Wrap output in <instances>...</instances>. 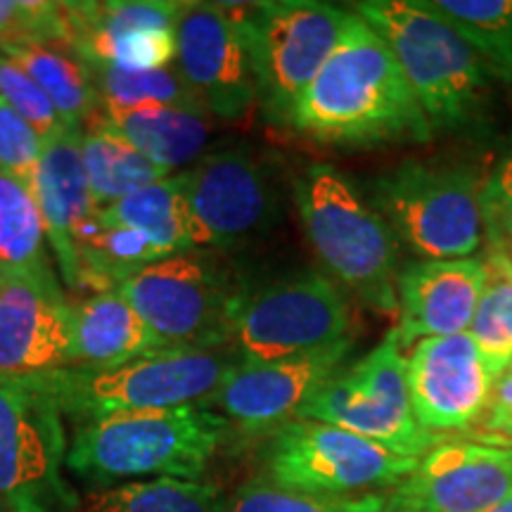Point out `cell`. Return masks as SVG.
Here are the masks:
<instances>
[{
    "label": "cell",
    "mask_w": 512,
    "mask_h": 512,
    "mask_svg": "<svg viewBox=\"0 0 512 512\" xmlns=\"http://www.w3.org/2000/svg\"><path fill=\"white\" fill-rule=\"evenodd\" d=\"M290 128L318 145L354 150L427 143L434 136L394 53L356 12L294 105Z\"/></svg>",
    "instance_id": "obj_1"
},
{
    "label": "cell",
    "mask_w": 512,
    "mask_h": 512,
    "mask_svg": "<svg viewBox=\"0 0 512 512\" xmlns=\"http://www.w3.org/2000/svg\"><path fill=\"white\" fill-rule=\"evenodd\" d=\"M351 10L394 53L432 133L472 131L482 124L494 76L451 24L422 0H363Z\"/></svg>",
    "instance_id": "obj_2"
},
{
    "label": "cell",
    "mask_w": 512,
    "mask_h": 512,
    "mask_svg": "<svg viewBox=\"0 0 512 512\" xmlns=\"http://www.w3.org/2000/svg\"><path fill=\"white\" fill-rule=\"evenodd\" d=\"M228 430L223 415L202 406L110 415L79 425L67 448V470L98 486L143 477L200 482Z\"/></svg>",
    "instance_id": "obj_3"
},
{
    "label": "cell",
    "mask_w": 512,
    "mask_h": 512,
    "mask_svg": "<svg viewBox=\"0 0 512 512\" xmlns=\"http://www.w3.org/2000/svg\"><path fill=\"white\" fill-rule=\"evenodd\" d=\"M292 197L330 278L373 311L399 313L396 240L354 181L330 164H311L294 178Z\"/></svg>",
    "instance_id": "obj_4"
},
{
    "label": "cell",
    "mask_w": 512,
    "mask_h": 512,
    "mask_svg": "<svg viewBox=\"0 0 512 512\" xmlns=\"http://www.w3.org/2000/svg\"><path fill=\"white\" fill-rule=\"evenodd\" d=\"M240 363L230 344L162 349L112 370L62 368L29 380L55 401L62 418L86 425L121 413L202 406Z\"/></svg>",
    "instance_id": "obj_5"
},
{
    "label": "cell",
    "mask_w": 512,
    "mask_h": 512,
    "mask_svg": "<svg viewBox=\"0 0 512 512\" xmlns=\"http://www.w3.org/2000/svg\"><path fill=\"white\" fill-rule=\"evenodd\" d=\"M477 169L439 159H406L373 183V204L396 245L425 261L470 259L482 247Z\"/></svg>",
    "instance_id": "obj_6"
},
{
    "label": "cell",
    "mask_w": 512,
    "mask_h": 512,
    "mask_svg": "<svg viewBox=\"0 0 512 512\" xmlns=\"http://www.w3.org/2000/svg\"><path fill=\"white\" fill-rule=\"evenodd\" d=\"M226 8L245 36L261 110L273 124L290 126L294 105L335 50L351 10L320 0Z\"/></svg>",
    "instance_id": "obj_7"
},
{
    "label": "cell",
    "mask_w": 512,
    "mask_h": 512,
    "mask_svg": "<svg viewBox=\"0 0 512 512\" xmlns=\"http://www.w3.org/2000/svg\"><path fill=\"white\" fill-rule=\"evenodd\" d=\"M354 339L347 294L328 273L299 271L245 287L235 299L230 344L242 361L306 356Z\"/></svg>",
    "instance_id": "obj_8"
},
{
    "label": "cell",
    "mask_w": 512,
    "mask_h": 512,
    "mask_svg": "<svg viewBox=\"0 0 512 512\" xmlns=\"http://www.w3.org/2000/svg\"><path fill=\"white\" fill-rule=\"evenodd\" d=\"M297 420L325 422L406 458H422L441 441L413 418L396 328L361 361L330 377L304 403Z\"/></svg>",
    "instance_id": "obj_9"
},
{
    "label": "cell",
    "mask_w": 512,
    "mask_h": 512,
    "mask_svg": "<svg viewBox=\"0 0 512 512\" xmlns=\"http://www.w3.org/2000/svg\"><path fill=\"white\" fill-rule=\"evenodd\" d=\"M117 292L138 311L166 349L230 344L240 285L211 254L195 249L169 256L131 275Z\"/></svg>",
    "instance_id": "obj_10"
},
{
    "label": "cell",
    "mask_w": 512,
    "mask_h": 512,
    "mask_svg": "<svg viewBox=\"0 0 512 512\" xmlns=\"http://www.w3.org/2000/svg\"><path fill=\"white\" fill-rule=\"evenodd\" d=\"M418 460L325 422L290 420L268 434L261 477L302 494L363 496L392 489Z\"/></svg>",
    "instance_id": "obj_11"
},
{
    "label": "cell",
    "mask_w": 512,
    "mask_h": 512,
    "mask_svg": "<svg viewBox=\"0 0 512 512\" xmlns=\"http://www.w3.org/2000/svg\"><path fill=\"white\" fill-rule=\"evenodd\" d=\"M67 437L62 413L34 380L0 377V503L8 512H74L64 482Z\"/></svg>",
    "instance_id": "obj_12"
},
{
    "label": "cell",
    "mask_w": 512,
    "mask_h": 512,
    "mask_svg": "<svg viewBox=\"0 0 512 512\" xmlns=\"http://www.w3.org/2000/svg\"><path fill=\"white\" fill-rule=\"evenodd\" d=\"M195 249L228 252L266 233L278 219V190L268 166L245 147L207 152L183 171Z\"/></svg>",
    "instance_id": "obj_13"
},
{
    "label": "cell",
    "mask_w": 512,
    "mask_h": 512,
    "mask_svg": "<svg viewBox=\"0 0 512 512\" xmlns=\"http://www.w3.org/2000/svg\"><path fill=\"white\" fill-rule=\"evenodd\" d=\"M512 498V446L451 441L432 448L392 489L382 512H484Z\"/></svg>",
    "instance_id": "obj_14"
},
{
    "label": "cell",
    "mask_w": 512,
    "mask_h": 512,
    "mask_svg": "<svg viewBox=\"0 0 512 512\" xmlns=\"http://www.w3.org/2000/svg\"><path fill=\"white\" fill-rule=\"evenodd\" d=\"M174 67L214 117L240 121L259 105L245 36L226 3H183Z\"/></svg>",
    "instance_id": "obj_15"
},
{
    "label": "cell",
    "mask_w": 512,
    "mask_h": 512,
    "mask_svg": "<svg viewBox=\"0 0 512 512\" xmlns=\"http://www.w3.org/2000/svg\"><path fill=\"white\" fill-rule=\"evenodd\" d=\"M351 347L354 339L306 356L242 361L202 408L219 411L245 434H273L285 422L297 420L304 403L339 373Z\"/></svg>",
    "instance_id": "obj_16"
},
{
    "label": "cell",
    "mask_w": 512,
    "mask_h": 512,
    "mask_svg": "<svg viewBox=\"0 0 512 512\" xmlns=\"http://www.w3.org/2000/svg\"><path fill=\"white\" fill-rule=\"evenodd\" d=\"M72 304L57 275L0 273V377L29 380L69 368Z\"/></svg>",
    "instance_id": "obj_17"
},
{
    "label": "cell",
    "mask_w": 512,
    "mask_h": 512,
    "mask_svg": "<svg viewBox=\"0 0 512 512\" xmlns=\"http://www.w3.org/2000/svg\"><path fill=\"white\" fill-rule=\"evenodd\" d=\"M413 418L425 432H460L482 418L494 377L486 373L472 337L422 339L406 358Z\"/></svg>",
    "instance_id": "obj_18"
},
{
    "label": "cell",
    "mask_w": 512,
    "mask_h": 512,
    "mask_svg": "<svg viewBox=\"0 0 512 512\" xmlns=\"http://www.w3.org/2000/svg\"><path fill=\"white\" fill-rule=\"evenodd\" d=\"M484 287L482 259L413 261L399 268V344L415 347L422 339L453 337L470 330Z\"/></svg>",
    "instance_id": "obj_19"
},
{
    "label": "cell",
    "mask_w": 512,
    "mask_h": 512,
    "mask_svg": "<svg viewBox=\"0 0 512 512\" xmlns=\"http://www.w3.org/2000/svg\"><path fill=\"white\" fill-rule=\"evenodd\" d=\"M81 138L83 131H64L62 136L48 140L34 181L46 238L55 254L60 278L69 290H81L76 235L98 214L83 169Z\"/></svg>",
    "instance_id": "obj_20"
},
{
    "label": "cell",
    "mask_w": 512,
    "mask_h": 512,
    "mask_svg": "<svg viewBox=\"0 0 512 512\" xmlns=\"http://www.w3.org/2000/svg\"><path fill=\"white\" fill-rule=\"evenodd\" d=\"M166 349L117 290L72 304L69 368L112 370Z\"/></svg>",
    "instance_id": "obj_21"
},
{
    "label": "cell",
    "mask_w": 512,
    "mask_h": 512,
    "mask_svg": "<svg viewBox=\"0 0 512 512\" xmlns=\"http://www.w3.org/2000/svg\"><path fill=\"white\" fill-rule=\"evenodd\" d=\"M88 131L124 140L152 164L174 174L181 166L197 162L209 145V117L174 107H143V110L98 112Z\"/></svg>",
    "instance_id": "obj_22"
},
{
    "label": "cell",
    "mask_w": 512,
    "mask_h": 512,
    "mask_svg": "<svg viewBox=\"0 0 512 512\" xmlns=\"http://www.w3.org/2000/svg\"><path fill=\"white\" fill-rule=\"evenodd\" d=\"M0 55L48 95L69 131H83L100 112L91 67L67 43H0Z\"/></svg>",
    "instance_id": "obj_23"
},
{
    "label": "cell",
    "mask_w": 512,
    "mask_h": 512,
    "mask_svg": "<svg viewBox=\"0 0 512 512\" xmlns=\"http://www.w3.org/2000/svg\"><path fill=\"white\" fill-rule=\"evenodd\" d=\"M102 226L133 228L159 249L164 259L195 252L190 240V207L183 174H171L133 192L112 207L98 209Z\"/></svg>",
    "instance_id": "obj_24"
},
{
    "label": "cell",
    "mask_w": 512,
    "mask_h": 512,
    "mask_svg": "<svg viewBox=\"0 0 512 512\" xmlns=\"http://www.w3.org/2000/svg\"><path fill=\"white\" fill-rule=\"evenodd\" d=\"M484 287L467 335L477 344L486 373L494 382L512 366V254L489 240L484 254Z\"/></svg>",
    "instance_id": "obj_25"
},
{
    "label": "cell",
    "mask_w": 512,
    "mask_h": 512,
    "mask_svg": "<svg viewBox=\"0 0 512 512\" xmlns=\"http://www.w3.org/2000/svg\"><path fill=\"white\" fill-rule=\"evenodd\" d=\"M74 512H226V501L211 484L157 477L88 491Z\"/></svg>",
    "instance_id": "obj_26"
},
{
    "label": "cell",
    "mask_w": 512,
    "mask_h": 512,
    "mask_svg": "<svg viewBox=\"0 0 512 512\" xmlns=\"http://www.w3.org/2000/svg\"><path fill=\"white\" fill-rule=\"evenodd\" d=\"M34 190L0 171V273H55Z\"/></svg>",
    "instance_id": "obj_27"
},
{
    "label": "cell",
    "mask_w": 512,
    "mask_h": 512,
    "mask_svg": "<svg viewBox=\"0 0 512 512\" xmlns=\"http://www.w3.org/2000/svg\"><path fill=\"white\" fill-rule=\"evenodd\" d=\"M81 155L88 190L98 209L112 207L133 192L171 176L169 171L152 164L124 140L98 131H83Z\"/></svg>",
    "instance_id": "obj_28"
},
{
    "label": "cell",
    "mask_w": 512,
    "mask_h": 512,
    "mask_svg": "<svg viewBox=\"0 0 512 512\" xmlns=\"http://www.w3.org/2000/svg\"><path fill=\"white\" fill-rule=\"evenodd\" d=\"M463 36L496 81L512 86V0H422Z\"/></svg>",
    "instance_id": "obj_29"
},
{
    "label": "cell",
    "mask_w": 512,
    "mask_h": 512,
    "mask_svg": "<svg viewBox=\"0 0 512 512\" xmlns=\"http://www.w3.org/2000/svg\"><path fill=\"white\" fill-rule=\"evenodd\" d=\"M98 91L100 112L143 110V107H174V110L195 112L209 117L188 81L178 74L176 67L155 69V72H124V69L88 64Z\"/></svg>",
    "instance_id": "obj_30"
},
{
    "label": "cell",
    "mask_w": 512,
    "mask_h": 512,
    "mask_svg": "<svg viewBox=\"0 0 512 512\" xmlns=\"http://www.w3.org/2000/svg\"><path fill=\"white\" fill-rule=\"evenodd\" d=\"M226 512H382L380 491L363 496H313L249 479L226 501Z\"/></svg>",
    "instance_id": "obj_31"
},
{
    "label": "cell",
    "mask_w": 512,
    "mask_h": 512,
    "mask_svg": "<svg viewBox=\"0 0 512 512\" xmlns=\"http://www.w3.org/2000/svg\"><path fill=\"white\" fill-rule=\"evenodd\" d=\"M0 43H67L69 27L62 3L0 0Z\"/></svg>",
    "instance_id": "obj_32"
},
{
    "label": "cell",
    "mask_w": 512,
    "mask_h": 512,
    "mask_svg": "<svg viewBox=\"0 0 512 512\" xmlns=\"http://www.w3.org/2000/svg\"><path fill=\"white\" fill-rule=\"evenodd\" d=\"M0 98L8 102L19 117L27 119V124L46 143L69 131L48 95L5 55H0Z\"/></svg>",
    "instance_id": "obj_33"
},
{
    "label": "cell",
    "mask_w": 512,
    "mask_h": 512,
    "mask_svg": "<svg viewBox=\"0 0 512 512\" xmlns=\"http://www.w3.org/2000/svg\"><path fill=\"white\" fill-rule=\"evenodd\" d=\"M43 147L46 140L0 98V171L19 178L34 190Z\"/></svg>",
    "instance_id": "obj_34"
},
{
    "label": "cell",
    "mask_w": 512,
    "mask_h": 512,
    "mask_svg": "<svg viewBox=\"0 0 512 512\" xmlns=\"http://www.w3.org/2000/svg\"><path fill=\"white\" fill-rule=\"evenodd\" d=\"M484 233L503 245L512 242V150L505 155L479 190Z\"/></svg>",
    "instance_id": "obj_35"
},
{
    "label": "cell",
    "mask_w": 512,
    "mask_h": 512,
    "mask_svg": "<svg viewBox=\"0 0 512 512\" xmlns=\"http://www.w3.org/2000/svg\"><path fill=\"white\" fill-rule=\"evenodd\" d=\"M482 432L489 437L484 444H508L512 446V368L494 382L489 403H486L482 418H479Z\"/></svg>",
    "instance_id": "obj_36"
},
{
    "label": "cell",
    "mask_w": 512,
    "mask_h": 512,
    "mask_svg": "<svg viewBox=\"0 0 512 512\" xmlns=\"http://www.w3.org/2000/svg\"><path fill=\"white\" fill-rule=\"evenodd\" d=\"M484 512H512V498H508V501L498 503V505H494V508H489Z\"/></svg>",
    "instance_id": "obj_37"
},
{
    "label": "cell",
    "mask_w": 512,
    "mask_h": 512,
    "mask_svg": "<svg viewBox=\"0 0 512 512\" xmlns=\"http://www.w3.org/2000/svg\"><path fill=\"white\" fill-rule=\"evenodd\" d=\"M0 512H8V510H5V505H3V503H0Z\"/></svg>",
    "instance_id": "obj_38"
},
{
    "label": "cell",
    "mask_w": 512,
    "mask_h": 512,
    "mask_svg": "<svg viewBox=\"0 0 512 512\" xmlns=\"http://www.w3.org/2000/svg\"><path fill=\"white\" fill-rule=\"evenodd\" d=\"M510 254H512V245H510Z\"/></svg>",
    "instance_id": "obj_39"
},
{
    "label": "cell",
    "mask_w": 512,
    "mask_h": 512,
    "mask_svg": "<svg viewBox=\"0 0 512 512\" xmlns=\"http://www.w3.org/2000/svg\"><path fill=\"white\" fill-rule=\"evenodd\" d=\"M510 368H512V366H510Z\"/></svg>",
    "instance_id": "obj_40"
}]
</instances>
